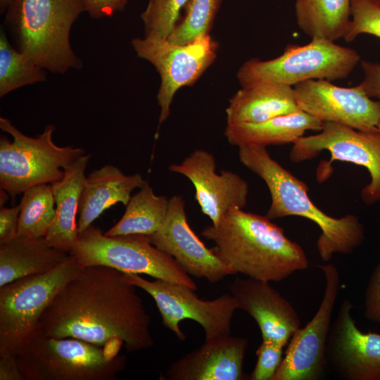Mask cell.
Instances as JSON below:
<instances>
[{
  "label": "cell",
  "instance_id": "7a4b0ae2",
  "mask_svg": "<svg viewBox=\"0 0 380 380\" xmlns=\"http://www.w3.org/2000/svg\"><path fill=\"white\" fill-rule=\"evenodd\" d=\"M213 253L234 272L265 281H281L308 266L303 248L266 216L231 208L201 232Z\"/></svg>",
  "mask_w": 380,
  "mask_h": 380
},
{
  "label": "cell",
  "instance_id": "5b68a950",
  "mask_svg": "<svg viewBox=\"0 0 380 380\" xmlns=\"http://www.w3.org/2000/svg\"><path fill=\"white\" fill-rule=\"evenodd\" d=\"M0 128L13 139L4 135L0 137V189L13 200L33 186L52 184L62 179L64 169L85 155L82 148L56 145L52 125L35 137L25 135L3 117Z\"/></svg>",
  "mask_w": 380,
  "mask_h": 380
},
{
  "label": "cell",
  "instance_id": "e0dca14e",
  "mask_svg": "<svg viewBox=\"0 0 380 380\" xmlns=\"http://www.w3.org/2000/svg\"><path fill=\"white\" fill-rule=\"evenodd\" d=\"M353 303L345 299L329 331L326 365L346 380H380V334L364 333L351 316Z\"/></svg>",
  "mask_w": 380,
  "mask_h": 380
},
{
  "label": "cell",
  "instance_id": "ac0fdd59",
  "mask_svg": "<svg viewBox=\"0 0 380 380\" xmlns=\"http://www.w3.org/2000/svg\"><path fill=\"white\" fill-rule=\"evenodd\" d=\"M228 289L238 309L248 312L258 324L262 341L288 345L300 328V319L292 305L270 282L237 277Z\"/></svg>",
  "mask_w": 380,
  "mask_h": 380
},
{
  "label": "cell",
  "instance_id": "6da1fadb",
  "mask_svg": "<svg viewBox=\"0 0 380 380\" xmlns=\"http://www.w3.org/2000/svg\"><path fill=\"white\" fill-rule=\"evenodd\" d=\"M137 288L118 270L83 267L47 306L35 334L103 347L124 344L128 352L149 349L154 345L151 318Z\"/></svg>",
  "mask_w": 380,
  "mask_h": 380
},
{
  "label": "cell",
  "instance_id": "277c9868",
  "mask_svg": "<svg viewBox=\"0 0 380 380\" xmlns=\"http://www.w3.org/2000/svg\"><path fill=\"white\" fill-rule=\"evenodd\" d=\"M5 12L15 48L30 62L56 74L82 67L70 35L86 12L84 0H12Z\"/></svg>",
  "mask_w": 380,
  "mask_h": 380
},
{
  "label": "cell",
  "instance_id": "ab89813d",
  "mask_svg": "<svg viewBox=\"0 0 380 380\" xmlns=\"http://www.w3.org/2000/svg\"><path fill=\"white\" fill-rule=\"evenodd\" d=\"M379 1H380V0H379Z\"/></svg>",
  "mask_w": 380,
  "mask_h": 380
},
{
  "label": "cell",
  "instance_id": "1f68e13d",
  "mask_svg": "<svg viewBox=\"0 0 380 380\" xmlns=\"http://www.w3.org/2000/svg\"><path fill=\"white\" fill-rule=\"evenodd\" d=\"M284 348L279 343L262 341L256 350L257 362L248 379L272 380L283 360Z\"/></svg>",
  "mask_w": 380,
  "mask_h": 380
},
{
  "label": "cell",
  "instance_id": "44dd1931",
  "mask_svg": "<svg viewBox=\"0 0 380 380\" xmlns=\"http://www.w3.org/2000/svg\"><path fill=\"white\" fill-rule=\"evenodd\" d=\"M90 158L89 154L80 157L64 169L62 179L51 184L55 216L45 237L50 245L69 253L79 236L77 215Z\"/></svg>",
  "mask_w": 380,
  "mask_h": 380
},
{
  "label": "cell",
  "instance_id": "836d02e7",
  "mask_svg": "<svg viewBox=\"0 0 380 380\" xmlns=\"http://www.w3.org/2000/svg\"><path fill=\"white\" fill-rule=\"evenodd\" d=\"M21 204L0 209V246L13 241L17 237Z\"/></svg>",
  "mask_w": 380,
  "mask_h": 380
},
{
  "label": "cell",
  "instance_id": "cb8c5ba5",
  "mask_svg": "<svg viewBox=\"0 0 380 380\" xmlns=\"http://www.w3.org/2000/svg\"><path fill=\"white\" fill-rule=\"evenodd\" d=\"M69 255L50 245L46 237H16L0 246V287L25 276L49 272Z\"/></svg>",
  "mask_w": 380,
  "mask_h": 380
},
{
  "label": "cell",
  "instance_id": "d6a6232c",
  "mask_svg": "<svg viewBox=\"0 0 380 380\" xmlns=\"http://www.w3.org/2000/svg\"><path fill=\"white\" fill-rule=\"evenodd\" d=\"M365 317L380 324V260L370 277L365 296Z\"/></svg>",
  "mask_w": 380,
  "mask_h": 380
},
{
  "label": "cell",
  "instance_id": "4dcf8cb0",
  "mask_svg": "<svg viewBox=\"0 0 380 380\" xmlns=\"http://www.w3.org/2000/svg\"><path fill=\"white\" fill-rule=\"evenodd\" d=\"M362 34L380 38V1L351 0V20L343 39L351 42Z\"/></svg>",
  "mask_w": 380,
  "mask_h": 380
},
{
  "label": "cell",
  "instance_id": "4316f807",
  "mask_svg": "<svg viewBox=\"0 0 380 380\" xmlns=\"http://www.w3.org/2000/svg\"><path fill=\"white\" fill-rule=\"evenodd\" d=\"M17 237H45L55 216L51 184L33 186L23 193Z\"/></svg>",
  "mask_w": 380,
  "mask_h": 380
},
{
  "label": "cell",
  "instance_id": "484cf974",
  "mask_svg": "<svg viewBox=\"0 0 380 380\" xmlns=\"http://www.w3.org/2000/svg\"><path fill=\"white\" fill-rule=\"evenodd\" d=\"M120 220L104 234L107 236L143 234L151 236L163 224L169 198L156 195L147 182L131 196Z\"/></svg>",
  "mask_w": 380,
  "mask_h": 380
},
{
  "label": "cell",
  "instance_id": "d4e9b609",
  "mask_svg": "<svg viewBox=\"0 0 380 380\" xmlns=\"http://www.w3.org/2000/svg\"><path fill=\"white\" fill-rule=\"evenodd\" d=\"M298 27L311 39L343 38L351 20V0H296Z\"/></svg>",
  "mask_w": 380,
  "mask_h": 380
},
{
  "label": "cell",
  "instance_id": "603a6c76",
  "mask_svg": "<svg viewBox=\"0 0 380 380\" xmlns=\"http://www.w3.org/2000/svg\"><path fill=\"white\" fill-rule=\"evenodd\" d=\"M324 122L302 110L260 123H227L224 134L237 147L293 143L308 130L320 131Z\"/></svg>",
  "mask_w": 380,
  "mask_h": 380
},
{
  "label": "cell",
  "instance_id": "7c38bea8",
  "mask_svg": "<svg viewBox=\"0 0 380 380\" xmlns=\"http://www.w3.org/2000/svg\"><path fill=\"white\" fill-rule=\"evenodd\" d=\"M289 158L300 163L317 157L322 151L331 153L330 165L334 160L353 163L365 167L370 182L361 191V198L367 205L380 201V132L378 128L360 130L340 123L324 122L317 134L300 137L293 143Z\"/></svg>",
  "mask_w": 380,
  "mask_h": 380
},
{
  "label": "cell",
  "instance_id": "d6986e66",
  "mask_svg": "<svg viewBox=\"0 0 380 380\" xmlns=\"http://www.w3.org/2000/svg\"><path fill=\"white\" fill-rule=\"evenodd\" d=\"M246 338L231 335L205 340L198 348L173 362L166 380H243Z\"/></svg>",
  "mask_w": 380,
  "mask_h": 380
},
{
  "label": "cell",
  "instance_id": "83f0119b",
  "mask_svg": "<svg viewBox=\"0 0 380 380\" xmlns=\"http://www.w3.org/2000/svg\"><path fill=\"white\" fill-rule=\"evenodd\" d=\"M46 70L30 62L0 34V97L26 85L44 82Z\"/></svg>",
  "mask_w": 380,
  "mask_h": 380
},
{
  "label": "cell",
  "instance_id": "8fae6325",
  "mask_svg": "<svg viewBox=\"0 0 380 380\" xmlns=\"http://www.w3.org/2000/svg\"><path fill=\"white\" fill-rule=\"evenodd\" d=\"M122 273L127 281L153 298L163 325L179 340L186 339L179 327V322L186 319L203 327L205 340L231 335L232 320L238 307L230 293L205 300L187 286L158 279L149 281L137 274Z\"/></svg>",
  "mask_w": 380,
  "mask_h": 380
},
{
  "label": "cell",
  "instance_id": "2e32d148",
  "mask_svg": "<svg viewBox=\"0 0 380 380\" xmlns=\"http://www.w3.org/2000/svg\"><path fill=\"white\" fill-rule=\"evenodd\" d=\"M216 161L210 152L194 151L180 163L172 164L170 171L188 178L195 189V199L201 212L216 225L233 208L243 209L247 204L248 184L236 173L215 172Z\"/></svg>",
  "mask_w": 380,
  "mask_h": 380
},
{
  "label": "cell",
  "instance_id": "e575fe53",
  "mask_svg": "<svg viewBox=\"0 0 380 380\" xmlns=\"http://www.w3.org/2000/svg\"><path fill=\"white\" fill-rule=\"evenodd\" d=\"M129 0H84L86 12L94 19L110 17L124 10Z\"/></svg>",
  "mask_w": 380,
  "mask_h": 380
},
{
  "label": "cell",
  "instance_id": "5bb4252c",
  "mask_svg": "<svg viewBox=\"0 0 380 380\" xmlns=\"http://www.w3.org/2000/svg\"><path fill=\"white\" fill-rule=\"evenodd\" d=\"M299 109L322 122L340 123L360 130L377 128L380 101L359 86L343 87L326 80H310L293 87Z\"/></svg>",
  "mask_w": 380,
  "mask_h": 380
},
{
  "label": "cell",
  "instance_id": "30bf717a",
  "mask_svg": "<svg viewBox=\"0 0 380 380\" xmlns=\"http://www.w3.org/2000/svg\"><path fill=\"white\" fill-rule=\"evenodd\" d=\"M132 46L138 57L151 63L160 77L157 94L158 126L168 118L176 92L192 86L217 57V43L210 34L186 44H177L156 34L134 38Z\"/></svg>",
  "mask_w": 380,
  "mask_h": 380
},
{
  "label": "cell",
  "instance_id": "9c48e42d",
  "mask_svg": "<svg viewBox=\"0 0 380 380\" xmlns=\"http://www.w3.org/2000/svg\"><path fill=\"white\" fill-rule=\"evenodd\" d=\"M83 268L69 257L54 270L19 278L0 287V350L17 356L34 336L53 298Z\"/></svg>",
  "mask_w": 380,
  "mask_h": 380
},
{
  "label": "cell",
  "instance_id": "f1b7e54d",
  "mask_svg": "<svg viewBox=\"0 0 380 380\" xmlns=\"http://www.w3.org/2000/svg\"><path fill=\"white\" fill-rule=\"evenodd\" d=\"M223 0H189L185 15L167 39L177 44H186L210 34Z\"/></svg>",
  "mask_w": 380,
  "mask_h": 380
},
{
  "label": "cell",
  "instance_id": "ba28073f",
  "mask_svg": "<svg viewBox=\"0 0 380 380\" xmlns=\"http://www.w3.org/2000/svg\"><path fill=\"white\" fill-rule=\"evenodd\" d=\"M70 254L83 267L105 266L197 289L190 275L171 255L155 246L146 235L107 236L91 224L79 234Z\"/></svg>",
  "mask_w": 380,
  "mask_h": 380
},
{
  "label": "cell",
  "instance_id": "8992f818",
  "mask_svg": "<svg viewBox=\"0 0 380 380\" xmlns=\"http://www.w3.org/2000/svg\"><path fill=\"white\" fill-rule=\"evenodd\" d=\"M16 357L26 380H115L127 360L81 339L38 334Z\"/></svg>",
  "mask_w": 380,
  "mask_h": 380
},
{
  "label": "cell",
  "instance_id": "9a60e30c",
  "mask_svg": "<svg viewBox=\"0 0 380 380\" xmlns=\"http://www.w3.org/2000/svg\"><path fill=\"white\" fill-rule=\"evenodd\" d=\"M148 236L155 246L171 255L190 276L216 283L234 274L192 230L187 222L185 201L181 196L169 198L163 224Z\"/></svg>",
  "mask_w": 380,
  "mask_h": 380
},
{
  "label": "cell",
  "instance_id": "74e56055",
  "mask_svg": "<svg viewBox=\"0 0 380 380\" xmlns=\"http://www.w3.org/2000/svg\"><path fill=\"white\" fill-rule=\"evenodd\" d=\"M12 0H0V11L1 13H5L7 7L11 4Z\"/></svg>",
  "mask_w": 380,
  "mask_h": 380
},
{
  "label": "cell",
  "instance_id": "ffe728a7",
  "mask_svg": "<svg viewBox=\"0 0 380 380\" xmlns=\"http://www.w3.org/2000/svg\"><path fill=\"white\" fill-rule=\"evenodd\" d=\"M147 183L141 175L124 174L118 167L106 165L86 177L81 194L78 232L85 230L107 209L128 203L132 192Z\"/></svg>",
  "mask_w": 380,
  "mask_h": 380
},
{
  "label": "cell",
  "instance_id": "f35d334b",
  "mask_svg": "<svg viewBox=\"0 0 380 380\" xmlns=\"http://www.w3.org/2000/svg\"><path fill=\"white\" fill-rule=\"evenodd\" d=\"M379 101H380V99H379ZM377 128L380 132V118H379V123H378V125H377Z\"/></svg>",
  "mask_w": 380,
  "mask_h": 380
},
{
  "label": "cell",
  "instance_id": "f546056e",
  "mask_svg": "<svg viewBox=\"0 0 380 380\" xmlns=\"http://www.w3.org/2000/svg\"><path fill=\"white\" fill-rule=\"evenodd\" d=\"M189 0H149L140 17L145 35L156 34L168 38L179 23L181 10Z\"/></svg>",
  "mask_w": 380,
  "mask_h": 380
},
{
  "label": "cell",
  "instance_id": "d590c367",
  "mask_svg": "<svg viewBox=\"0 0 380 380\" xmlns=\"http://www.w3.org/2000/svg\"><path fill=\"white\" fill-rule=\"evenodd\" d=\"M361 66L364 78L359 86L370 98L380 99V63L363 61Z\"/></svg>",
  "mask_w": 380,
  "mask_h": 380
},
{
  "label": "cell",
  "instance_id": "4fadbf2b",
  "mask_svg": "<svg viewBox=\"0 0 380 380\" xmlns=\"http://www.w3.org/2000/svg\"><path fill=\"white\" fill-rule=\"evenodd\" d=\"M318 267L325 278L322 302L312 319L292 335L272 380H317L325 371L326 346L340 288V276L332 264Z\"/></svg>",
  "mask_w": 380,
  "mask_h": 380
},
{
  "label": "cell",
  "instance_id": "8d00e7d4",
  "mask_svg": "<svg viewBox=\"0 0 380 380\" xmlns=\"http://www.w3.org/2000/svg\"><path fill=\"white\" fill-rule=\"evenodd\" d=\"M0 380H26L16 356L8 350H0Z\"/></svg>",
  "mask_w": 380,
  "mask_h": 380
},
{
  "label": "cell",
  "instance_id": "7402d4cb",
  "mask_svg": "<svg viewBox=\"0 0 380 380\" xmlns=\"http://www.w3.org/2000/svg\"><path fill=\"white\" fill-rule=\"evenodd\" d=\"M292 86L262 83L243 87L229 99L227 123H260L300 111Z\"/></svg>",
  "mask_w": 380,
  "mask_h": 380
},
{
  "label": "cell",
  "instance_id": "52a82bcc",
  "mask_svg": "<svg viewBox=\"0 0 380 380\" xmlns=\"http://www.w3.org/2000/svg\"><path fill=\"white\" fill-rule=\"evenodd\" d=\"M360 61L358 53L322 38L286 46L279 56L246 61L237 72L242 87L262 83L295 86L310 80L334 81L348 77Z\"/></svg>",
  "mask_w": 380,
  "mask_h": 380
},
{
  "label": "cell",
  "instance_id": "3957f363",
  "mask_svg": "<svg viewBox=\"0 0 380 380\" xmlns=\"http://www.w3.org/2000/svg\"><path fill=\"white\" fill-rule=\"evenodd\" d=\"M239 158L270 191L272 201L265 215L268 219L296 215L319 227L317 248L323 261H329L336 253L350 254L362 243L365 228L358 217L349 214L336 218L319 209L308 195L306 184L272 158L265 146L239 147Z\"/></svg>",
  "mask_w": 380,
  "mask_h": 380
}]
</instances>
